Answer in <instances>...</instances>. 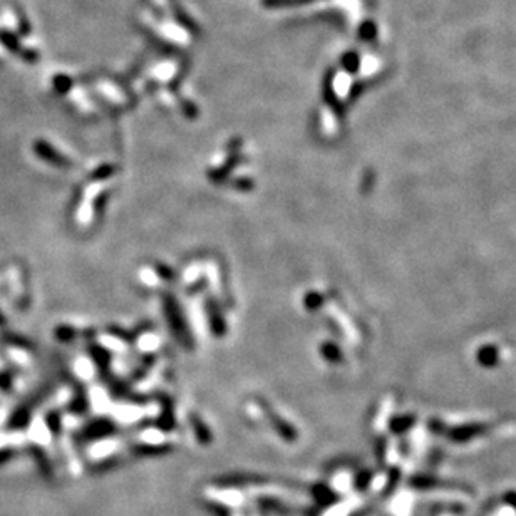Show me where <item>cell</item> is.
<instances>
[{"label":"cell","instance_id":"6da1fadb","mask_svg":"<svg viewBox=\"0 0 516 516\" xmlns=\"http://www.w3.org/2000/svg\"><path fill=\"white\" fill-rule=\"evenodd\" d=\"M311 493H312L313 499H315V501L324 508L334 505V503L338 501V494H336V491L330 490L327 485H322V483L313 485Z\"/></svg>","mask_w":516,"mask_h":516},{"label":"cell","instance_id":"7a4b0ae2","mask_svg":"<svg viewBox=\"0 0 516 516\" xmlns=\"http://www.w3.org/2000/svg\"><path fill=\"white\" fill-rule=\"evenodd\" d=\"M311 2H315V0H262V6L265 9H295V7H302V6H308Z\"/></svg>","mask_w":516,"mask_h":516},{"label":"cell","instance_id":"3957f363","mask_svg":"<svg viewBox=\"0 0 516 516\" xmlns=\"http://www.w3.org/2000/svg\"><path fill=\"white\" fill-rule=\"evenodd\" d=\"M171 9H173V15H175V19L178 20V24L181 27H185L187 31L191 32V34H198V26L188 17L187 14H185L183 9H180L178 6H175V2L171 3Z\"/></svg>","mask_w":516,"mask_h":516},{"label":"cell","instance_id":"277c9868","mask_svg":"<svg viewBox=\"0 0 516 516\" xmlns=\"http://www.w3.org/2000/svg\"><path fill=\"white\" fill-rule=\"evenodd\" d=\"M169 444H141L134 448V453L141 454V456H156V454H164L169 451Z\"/></svg>","mask_w":516,"mask_h":516},{"label":"cell","instance_id":"5b68a950","mask_svg":"<svg viewBox=\"0 0 516 516\" xmlns=\"http://www.w3.org/2000/svg\"><path fill=\"white\" fill-rule=\"evenodd\" d=\"M0 42L3 44V47L10 52H22L20 49V42L19 37L15 34H12L9 31H0Z\"/></svg>","mask_w":516,"mask_h":516},{"label":"cell","instance_id":"8992f818","mask_svg":"<svg viewBox=\"0 0 516 516\" xmlns=\"http://www.w3.org/2000/svg\"><path fill=\"white\" fill-rule=\"evenodd\" d=\"M193 426H195L196 437H198V441H200L201 444H208L210 441H212V436H210V431H208V429H206L205 424H201L200 421H198L196 418L193 419Z\"/></svg>","mask_w":516,"mask_h":516},{"label":"cell","instance_id":"52a82bcc","mask_svg":"<svg viewBox=\"0 0 516 516\" xmlns=\"http://www.w3.org/2000/svg\"><path fill=\"white\" fill-rule=\"evenodd\" d=\"M37 463H39L40 469H42L44 476H47V478H51V476H52V468H51V464H49L47 456H45L44 453H42V454H40V453L37 454Z\"/></svg>","mask_w":516,"mask_h":516},{"label":"cell","instance_id":"ba28073f","mask_svg":"<svg viewBox=\"0 0 516 516\" xmlns=\"http://www.w3.org/2000/svg\"><path fill=\"white\" fill-rule=\"evenodd\" d=\"M54 88L59 89L61 93H64L65 89L71 88V79H68V77H65V76L54 77Z\"/></svg>","mask_w":516,"mask_h":516},{"label":"cell","instance_id":"9c48e42d","mask_svg":"<svg viewBox=\"0 0 516 516\" xmlns=\"http://www.w3.org/2000/svg\"><path fill=\"white\" fill-rule=\"evenodd\" d=\"M357 64H359V59L356 54H347V56L344 57V65L347 69H350V71H354V69L357 68Z\"/></svg>","mask_w":516,"mask_h":516},{"label":"cell","instance_id":"30bf717a","mask_svg":"<svg viewBox=\"0 0 516 516\" xmlns=\"http://www.w3.org/2000/svg\"><path fill=\"white\" fill-rule=\"evenodd\" d=\"M210 508H212V511L217 516H232V515H230L228 508H225L223 505H220V503H217V505H214V503H213V505H210Z\"/></svg>","mask_w":516,"mask_h":516},{"label":"cell","instance_id":"8fae6325","mask_svg":"<svg viewBox=\"0 0 516 516\" xmlns=\"http://www.w3.org/2000/svg\"><path fill=\"white\" fill-rule=\"evenodd\" d=\"M20 54H22V56H24L22 59L27 61V63H36L37 57H39V56H37L36 51H24V52H20Z\"/></svg>","mask_w":516,"mask_h":516},{"label":"cell","instance_id":"7c38bea8","mask_svg":"<svg viewBox=\"0 0 516 516\" xmlns=\"http://www.w3.org/2000/svg\"><path fill=\"white\" fill-rule=\"evenodd\" d=\"M12 458V451L10 449H0V464L7 463Z\"/></svg>","mask_w":516,"mask_h":516}]
</instances>
